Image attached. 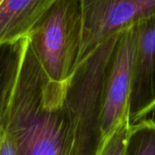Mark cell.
Returning a JSON list of instances; mask_svg holds the SVG:
<instances>
[{"instance_id": "cell-12", "label": "cell", "mask_w": 155, "mask_h": 155, "mask_svg": "<svg viewBox=\"0 0 155 155\" xmlns=\"http://www.w3.org/2000/svg\"><path fill=\"white\" fill-rule=\"evenodd\" d=\"M1 1H2V0H0V3H1Z\"/></svg>"}, {"instance_id": "cell-5", "label": "cell", "mask_w": 155, "mask_h": 155, "mask_svg": "<svg viewBox=\"0 0 155 155\" xmlns=\"http://www.w3.org/2000/svg\"><path fill=\"white\" fill-rule=\"evenodd\" d=\"M132 59L133 26L119 34L106 65L99 123L101 143L120 124L129 120Z\"/></svg>"}, {"instance_id": "cell-8", "label": "cell", "mask_w": 155, "mask_h": 155, "mask_svg": "<svg viewBox=\"0 0 155 155\" xmlns=\"http://www.w3.org/2000/svg\"><path fill=\"white\" fill-rule=\"evenodd\" d=\"M124 155H155V120L143 119L130 124Z\"/></svg>"}, {"instance_id": "cell-6", "label": "cell", "mask_w": 155, "mask_h": 155, "mask_svg": "<svg viewBox=\"0 0 155 155\" xmlns=\"http://www.w3.org/2000/svg\"><path fill=\"white\" fill-rule=\"evenodd\" d=\"M155 109V13L133 25L128 118L135 124Z\"/></svg>"}, {"instance_id": "cell-1", "label": "cell", "mask_w": 155, "mask_h": 155, "mask_svg": "<svg viewBox=\"0 0 155 155\" xmlns=\"http://www.w3.org/2000/svg\"><path fill=\"white\" fill-rule=\"evenodd\" d=\"M66 84L49 80L26 37L8 92L17 155H71Z\"/></svg>"}, {"instance_id": "cell-7", "label": "cell", "mask_w": 155, "mask_h": 155, "mask_svg": "<svg viewBox=\"0 0 155 155\" xmlns=\"http://www.w3.org/2000/svg\"><path fill=\"white\" fill-rule=\"evenodd\" d=\"M55 0H2L0 45L26 37L42 15Z\"/></svg>"}, {"instance_id": "cell-9", "label": "cell", "mask_w": 155, "mask_h": 155, "mask_svg": "<svg viewBox=\"0 0 155 155\" xmlns=\"http://www.w3.org/2000/svg\"><path fill=\"white\" fill-rule=\"evenodd\" d=\"M26 37L0 45V106L18 69Z\"/></svg>"}, {"instance_id": "cell-4", "label": "cell", "mask_w": 155, "mask_h": 155, "mask_svg": "<svg viewBox=\"0 0 155 155\" xmlns=\"http://www.w3.org/2000/svg\"><path fill=\"white\" fill-rule=\"evenodd\" d=\"M80 3L83 32L77 63L104 42L155 13V0H80Z\"/></svg>"}, {"instance_id": "cell-10", "label": "cell", "mask_w": 155, "mask_h": 155, "mask_svg": "<svg viewBox=\"0 0 155 155\" xmlns=\"http://www.w3.org/2000/svg\"><path fill=\"white\" fill-rule=\"evenodd\" d=\"M8 92L9 89L0 106V155H17L15 140L11 127Z\"/></svg>"}, {"instance_id": "cell-2", "label": "cell", "mask_w": 155, "mask_h": 155, "mask_svg": "<svg viewBox=\"0 0 155 155\" xmlns=\"http://www.w3.org/2000/svg\"><path fill=\"white\" fill-rule=\"evenodd\" d=\"M119 34L79 61L66 82V106L74 155H95L101 144L100 113L106 65Z\"/></svg>"}, {"instance_id": "cell-3", "label": "cell", "mask_w": 155, "mask_h": 155, "mask_svg": "<svg viewBox=\"0 0 155 155\" xmlns=\"http://www.w3.org/2000/svg\"><path fill=\"white\" fill-rule=\"evenodd\" d=\"M83 32L80 0H55L27 35L49 80L65 84L74 72Z\"/></svg>"}, {"instance_id": "cell-11", "label": "cell", "mask_w": 155, "mask_h": 155, "mask_svg": "<svg viewBox=\"0 0 155 155\" xmlns=\"http://www.w3.org/2000/svg\"><path fill=\"white\" fill-rule=\"evenodd\" d=\"M129 126V120H125L120 124L112 134L102 142L95 155H124Z\"/></svg>"}]
</instances>
